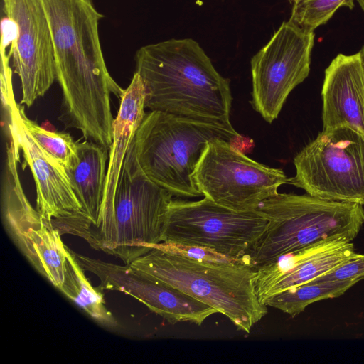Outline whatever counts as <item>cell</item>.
Masks as SVG:
<instances>
[{
	"label": "cell",
	"mask_w": 364,
	"mask_h": 364,
	"mask_svg": "<svg viewBox=\"0 0 364 364\" xmlns=\"http://www.w3.org/2000/svg\"><path fill=\"white\" fill-rule=\"evenodd\" d=\"M53 38L55 80L62 92L58 119L107 150L112 143L111 95L124 90L110 75L99 37L103 18L93 0H41Z\"/></svg>",
	"instance_id": "obj_1"
},
{
	"label": "cell",
	"mask_w": 364,
	"mask_h": 364,
	"mask_svg": "<svg viewBox=\"0 0 364 364\" xmlns=\"http://www.w3.org/2000/svg\"><path fill=\"white\" fill-rule=\"evenodd\" d=\"M241 139L232 125L176 117L158 111L146 114L132 140L138 164L144 174L173 196H202L193 175L208 142Z\"/></svg>",
	"instance_id": "obj_5"
},
{
	"label": "cell",
	"mask_w": 364,
	"mask_h": 364,
	"mask_svg": "<svg viewBox=\"0 0 364 364\" xmlns=\"http://www.w3.org/2000/svg\"><path fill=\"white\" fill-rule=\"evenodd\" d=\"M129 265L214 308L246 333L267 313L255 291V270L242 262L198 261L154 246Z\"/></svg>",
	"instance_id": "obj_4"
},
{
	"label": "cell",
	"mask_w": 364,
	"mask_h": 364,
	"mask_svg": "<svg viewBox=\"0 0 364 364\" xmlns=\"http://www.w3.org/2000/svg\"><path fill=\"white\" fill-rule=\"evenodd\" d=\"M256 210L267 220V228L242 259L254 269L328 239L343 237L353 241L364 225L363 205L308 193H277Z\"/></svg>",
	"instance_id": "obj_3"
},
{
	"label": "cell",
	"mask_w": 364,
	"mask_h": 364,
	"mask_svg": "<svg viewBox=\"0 0 364 364\" xmlns=\"http://www.w3.org/2000/svg\"><path fill=\"white\" fill-rule=\"evenodd\" d=\"M193 178L204 197L237 212L256 210L289 180L282 168L257 162L219 138L208 142Z\"/></svg>",
	"instance_id": "obj_8"
},
{
	"label": "cell",
	"mask_w": 364,
	"mask_h": 364,
	"mask_svg": "<svg viewBox=\"0 0 364 364\" xmlns=\"http://www.w3.org/2000/svg\"><path fill=\"white\" fill-rule=\"evenodd\" d=\"M289 3H291V4H294V3H296L298 0H287Z\"/></svg>",
	"instance_id": "obj_27"
},
{
	"label": "cell",
	"mask_w": 364,
	"mask_h": 364,
	"mask_svg": "<svg viewBox=\"0 0 364 364\" xmlns=\"http://www.w3.org/2000/svg\"><path fill=\"white\" fill-rule=\"evenodd\" d=\"M19 151L10 138L2 189L5 223L33 267L60 289L64 279L67 246L58 230L33 208L24 194L17 171Z\"/></svg>",
	"instance_id": "obj_11"
},
{
	"label": "cell",
	"mask_w": 364,
	"mask_h": 364,
	"mask_svg": "<svg viewBox=\"0 0 364 364\" xmlns=\"http://www.w3.org/2000/svg\"><path fill=\"white\" fill-rule=\"evenodd\" d=\"M314 31L289 20L251 59V104L268 123L278 115L290 92L309 75Z\"/></svg>",
	"instance_id": "obj_10"
},
{
	"label": "cell",
	"mask_w": 364,
	"mask_h": 364,
	"mask_svg": "<svg viewBox=\"0 0 364 364\" xmlns=\"http://www.w3.org/2000/svg\"><path fill=\"white\" fill-rule=\"evenodd\" d=\"M292 5L289 20L314 31L326 24L339 8L344 6L353 9L355 0H298Z\"/></svg>",
	"instance_id": "obj_22"
},
{
	"label": "cell",
	"mask_w": 364,
	"mask_h": 364,
	"mask_svg": "<svg viewBox=\"0 0 364 364\" xmlns=\"http://www.w3.org/2000/svg\"><path fill=\"white\" fill-rule=\"evenodd\" d=\"M323 129L349 127L364 134V66L360 52L337 55L321 89Z\"/></svg>",
	"instance_id": "obj_17"
},
{
	"label": "cell",
	"mask_w": 364,
	"mask_h": 364,
	"mask_svg": "<svg viewBox=\"0 0 364 364\" xmlns=\"http://www.w3.org/2000/svg\"><path fill=\"white\" fill-rule=\"evenodd\" d=\"M77 162L66 170L88 225L86 241L100 251L102 211L109 150L92 141H77Z\"/></svg>",
	"instance_id": "obj_18"
},
{
	"label": "cell",
	"mask_w": 364,
	"mask_h": 364,
	"mask_svg": "<svg viewBox=\"0 0 364 364\" xmlns=\"http://www.w3.org/2000/svg\"><path fill=\"white\" fill-rule=\"evenodd\" d=\"M172 200L170 191L154 183L142 171L131 143L115 196L117 238L112 255L129 264L161 242Z\"/></svg>",
	"instance_id": "obj_9"
},
{
	"label": "cell",
	"mask_w": 364,
	"mask_h": 364,
	"mask_svg": "<svg viewBox=\"0 0 364 364\" xmlns=\"http://www.w3.org/2000/svg\"><path fill=\"white\" fill-rule=\"evenodd\" d=\"M357 255L353 241L343 237L283 255L255 269L253 284L257 299L265 305L278 294L309 282Z\"/></svg>",
	"instance_id": "obj_15"
},
{
	"label": "cell",
	"mask_w": 364,
	"mask_h": 364,
	"mask_svg": "<svg viewBox=\"0 0 364 364\" xmlns=\"http://www.w3.org/2000/svg\"><path fill=\"white\" fill-rule=\"evenodd\" d=\"M74 255L83 269L99 278L101 290L129 294L171 324L190 322L200 326L207 318L218 313L214 308L129 264L119 265L75 252Z\"/></svg>",
	"instance_id": "obj_13"
},
{
	"label": "cell",
	"mask_w": 364,
	"mask_h": 364,
	"mask_svg": "<svg viewBox=\"0 0 364 364\" xmlns=\"http://www.w3.org/2000/svg\"><path fill=\"white\" fill-rule=\"evenodd\" d=\"M10 21L13 67L22 90L21 105L30 107L55 80L53 38L41 0H3Z\"/></svg>",
	"instance_id": "obj_12"
},
{
	"label": "cell",
	"mask_w": 364,
	"mask_h": 364,
	"mask_svg": "<svg viewBox=\"0 0 364 364\" xmlns=\"http://www.w3.org/2000/svg\"><path fill=\"white\" fill-rule=\"evenodd\" d=\"M364 279V255L358 254L346 262L339 265L310 282L329 280Z\"/></svg>",
	"instance_id": "obj_24"
},
{
	"label": "cell",
	"mask_w": 364,
	"mask_h": 364,
	"mask_svg": "<svg viewBox=\"0 0 364 364\" xmlns=\"http://www.w3.org/2000/svg\"><path fill=\"white\" fill-rule=\"evenodd\" d=\"M83 269L67 247L64 279L60 290L99 324L109 328L117 323L107 309L103 294L94 288L86 278Z\"/></svg>",
	"instance_id": "obj_19"
},
{
	"label": "cell",
	"mask_w": 364,
	"mask_h": 364,
	"mask_svg": "<svg viewBox=\"0 0 364 364\" xmlns=\"http://www.w3.org/2000/svg\"><path fill=\"white\" fill-rule=\"evenodd\" d=\"M359 52L360 53L362 61H363V66H364V45L362 46V48L359 50Z\"/></svg>",
	"instance_id": "obj_25"
},
{
	"label": "cell",
	"mask_w": 364,
	"mask_h": 364,
	"mask_svg": "<svg viewBox=\"0 0 364 364\" xmlns=\"http://www.w3.org/2000/svg\"><path fill=\"white\" fill-rule=\"evenodd\" d=\"M289 183L321 199L364 205V134L326 129L294 157Z\"/></svg>",
	"instance_id": "obj_6"
},
{
	"label": "cell",
	"mask_w": 364,
	"mask_h": 364,
	"mask_svg": "<svg viewBox=\"0 0 364 364\" xmlns=\"http://www.w3.org/2000/svg\"><path fill=\"white\" fill-rule=\"evenodd\" d=\"M364 12V0H355Z\"/></svg>",
	"instance_id": "obj_26"
},
{
	"label": "cell",
	"mask_w": 364,
	"mask_h": 364,
	"mask_svg": "<svg viewBox=\"0 0 364 364\" xmlns=\"http://www.w3.org/2000/svg\"><path fill=\"white\" fill-rule=\"evenodd\" d=\"M357 282L355 280L309 282L278 294L265 305L295 316L311 304L343 295Z\"/></svg>",
	"instance_id": "obj_20"
},
{
	"label": "cell",
	"mask_w": 364,
	"mask_h": 364,
	"mask_svg": "<svg viewBox=\"0 0 364 364\" xmlns=\"http://www.w3.org/2000/svg\"><path fill=\"white\" fill-rule=\"evenodd\" d=\"M134 60L146 90L145 109L232 125L230 80L219 74L196 41L170 39L144 46Z\"/></svg>",
	"instance_id": "obj_2"
},
{
	"label": "cell",
	"mask_w": 364,
	"mask_h": 364,
	"mask_svg": "<svg viewBox=\"0 0 364 364\" xmlns=\"http://www.w3.org/2000/svg\"><path fill=\"white\" fill-rule=\"evenodd\" d=\"M2 102L8 119L9 136L22 151L25 163L35 181L36 210L62 232L75 218L82 215L81 205L66 171L40 147L27 131L22 121L21 105L16 104L14 94Z\"/></svg>",
	"instance_id": "obj_14"
},
{
	"label": "cell",
	"mask_w": 364,
	"mask_h": 364,
	"mask_svg": "<svg viewBox=\"0 0 364 364\" xmlns=\"http://www.w3.org/2000/svg\"><path fill=\"white\" fill-rule=\"evenodd\" d=\"M155 246L167 252L198 261L215 262H236L213 250L199 246L186 245L168 242H161Z\"/></svg>",
	"instance_id": "obj_23"
},
{
	"label": "cell",
	"mask_w": 364,
	"mask_h": 364,
	"mask_svg": "<svg viewBox=\"0 0 364 364\" xmlns=\"http://www.w3.org/2000/svg\"><path fill=\"white\" fill-rule=\"evenodd\" d=\"M23 123L40 147L62 165L65 171L77 162V141L68 133L48 131L28 119L21 105Z\"/></svg>",
	"instance_id": "obj_21"
},
{
	"label": "cell",
	"mask_w": 364,
	"mask_h": 364,
	"mask_svg": "<svg viewBox=\"0 0 364 364\" xmlns=\"http://www.w3.org/2000/svg\"><path fill=\"white\" fill-rule=\"evenodd\" d=\"M146 90L140 75L134 73L124 90L114 119L112 143L109 151L102 211L100 251L112 255L116 242L115 196L127 152L145 113Z\"/></svg>",
	"instance_id": "obj_16"
},
{
	"label": "cell",
	"mask_w": 364,
	"mask_h": 364,
	"mask_svg": "<svg viewBox=\"0 0 364 364\" xmlns=\"http://www.w3.org/2000/svg\"><path fill=\"white\" fill-rule=\"evenodd\" d=\"M267 225V220L256 210L234 211L205 197L197 201L173 199L161 240L205 247L242 262Z\"/></svg>",
	"instance_id": "obj_7"
}]
</instances>
